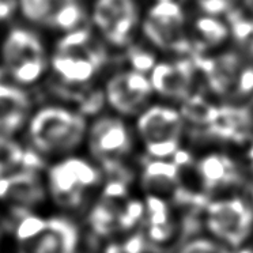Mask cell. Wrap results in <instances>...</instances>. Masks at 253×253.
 I'll list each match as a JSON object with an SVG mask.
<instances>
[{
  "label": "cell",
  "mask_w": 253,
  "mask_h": 253,
  "mask_svg": "<svg viewBox=\"0 0 253 253\" xmlns=\"http://www.w3.org/2000/svg\"><path fill=\"white\" fill-rule=\"evenodd\" d=\"M102 170L90 161L70 157L48 170L46 191L56 207L78 211L87 202L90 192L101 184Z\"/></svg>",
  "instance_id": "6da1fadb"
},
{
  "label": "cell",
  "mask_w": 253,
  "mask_h": 253,
  "mask_svg": "<svg viewBox=\"0 0 253 253\" xmlns=\"http://www.w3.org/2000/svg\"><path fill=\"white\" fill-rule=\"evenodd\" d=\"M87 132L86 121L63 108H45L30 123V140L34 151L55 155L77 149Z\"/></svg>",
  "instance_id": "7a4b0ae2"
},
{
  "label": "cell",
  "mask_w": 253,
  "mask_h": 253,
  "mask_svg": "<svg viewBox=\"0 0 253 253\" xmlns=\"http://www.w3.org/2000/svg\"><path fill=\"white\" fill-rule=\"evenodd\" d=\"M204 225L215 241L230 249H238L253 234V206L240 196L209 202Z\"/></svg>",
  "instance_id": "3957f363"
},
{
  "label": "cell",
  "mask_w": 253,
  "mask_h": 253,
  "mask_svg": "<svg viewBox=\"0 0 253 253\" xmlns=\"http://www.w3.org/2000/svg\"><path fill=\"white\" fill-rule=\"evenodd\" d=\"M182 131L181 115L171 108L151 106L140 115L138 132L146 150L154 160H166L176 154Z\"/></svg>",
  "instance_id": "277c9868"
},
{
  "label": "cell",
  "mask_w": 253,
  "mask_h": 253,
  "mask_svg": "<svg viewBox=\"0 0 253 253\" xmlns=\"http://www.w3.org/2000/svg\"><path fill=\"white\" fill-rule=\"evenodd\" d=\"M144 36L162 50L188 53L191 41L185 32V17L173 0H158L143 23Z\"/></svg>",
  "instance_id": "5b68a950"
},
{
  "label": "cell",
  "mask_w": 253,
  "mask_h": 253,
  "mask_svg": "<svg viewBox=\"0 0 253 253\" xmlns=\"http://www.w3.org/2000/svg\"><path fill=\"white\" fill-rule=\"evenodd\" d=\"M1 55L8 72L21 84L37 82L45 70L44 46L28 30L15 29L8 34Z\"/></svg>",
  "instance_id": "8992f818"
},
{
  "label": "cell",
  "mask_w": 253,
  "mask_h": 253,
  "mask_svg": "<svg viewBox=\"0 0 253 253\" xmlns=\"http://www.w3.org/2000/svg\"><path fill=\"white\" fill-rule=\"evenodd\" d=\"M88 149L102 169L123 164V158L132 149L129 129L120 119L102 117L90 128Z\"/></svg>",
  "instance_id": "52a82bcc"
},
{
  "label": "cell",
  "mask_w": 253,
  "mask_h": 253,
  "mask_svg": "<svg viewBox=\"0 0 253 253\" xmlns=\"http://www.w3.org/2000/svg\"><path fill=\"white\" fill-rule=\"evenodd\" d=\"M79 229L67 216H49L36 234L17 244V253H77Z\"/></svg>",
  "instance_id": "ba28073f"
},
{
  "label": "cell",
  "mask_w": 253,
  "mask_h": 253,
  "mask_svg": "<svg viewBox=\"0 0 253 253\" xmlns=\"http://www.w3.org/2000/svg\"><path fill=\"white\" fill-rule=\"evenodd\" d=\"M48 196L39 170L19 168L15 171H6L0 177V202L7 207L33 210L44 203Z\"/></svg>",
  "instance_id": "9c48e42d"
},
{
  "label": "cell",
  "mask_w": 253,
  "mask_h": 253,
  "mask_svg": "<svg viewBox=\"0 0 253 253\" xmlns=\"http://www.w3.org/2000/svg\"><path fill=\"white\" fill-rule=\"evenodd\" d=\"M93 19L109 42L126 45L138 22V10L133 0H97Z\"/></svg>",
  "instance_id": "30bf717a"
},
{
  "label": "cell",
  "mask_w": 253,
  "mask_h": 253,
  "mask_svg": "<svg viewBox=\"0 0 253 253\" xmlns=\"http://www.w3.org/2000/svg\"><path fill=\"white\" fill-rule=\"evenodd\" d=\"M151 93L150 78L138 71L117 74L106 86V97L112 108L126 116L138 113Z\"/></svg>",
  "instance_id": "8fae6325"
},
{
  "label": "cell",
  "mask_w": 253,
  "mask_h": 253,
  "mask_svg": "<svg viewBox=\"0 0 253 253\" xmlns=\"http://www.w3.org/2000/svg\"><path fill=\"white\" fill-rule=\"evenodd\" d=\"M195 66L206 75L210 88L220 97H236L237 88L247 63L234 52H225L219 56L206 59L195 56Z\"/></svg>",
  "instance_id": "7c38bea8"
},
{
  "label": "cell",
  "mask_w": 253,
  "mask_h": 253,
  "mask_svg": "<svg viewBox=\"0 0 253 253\" xmlns=\"http://www.w3.org/2000/svg\"><path fill=\"white\" fill-rule=\"evenodd\" d=\"M195 67L193 60L157 63L150 71L153 90L166 98L187 99L191 95Z\"/></svg>",
  "instance_id": "4fadbf2b"
},
{
  "label": "cell",
  "mask_w": 253,
  "mask_h": 253,
  "mask_svg": "<svg viewBox=\"0 0 253 253\" xmlns=\"http://www.w3.org/2000/svg\"><path fill=\"white\" fill-rule=\"evenodd\" d=\"M144 236L150 245L164 247L174 240L177 223L171 212V207L165 199L158 195L146 193L144 198Z\"/></svg>",
  "instance_id": "5bb4252c"
},
{
  "label": "cell",
  "mask_w": 253,
  "mask_h": 253,
  "mask_svg": "<svg viewBox=\"0 0 253 253\" xmlns=\"http://www.w3.org/2000/svg\"><path fill=\"white\" fill-rule=\"evenodd\" d=\"M206 128L209 135L214 138L241 142L251 132L252 116L245 108L222 106L215 109L214 116Z\"/></svg>",
  "instance_id": "9a60e30c"
},
{
  "label": "cell",
  "mask_w": 253,
  "mask_h": 253,
  "mask_svg": "<svg viewBox=\"0 0 253 253\" xmlns=\"http://www.w3.org/2000/svg\"><path fill=\"white\" fill-rule=\"evenodd\" d=\"M198 176L206 191H218L236 185L241 180L236 164L226 155L210 154L196 165Z\"/></svg>",
  "instance_id": "2e32d148"
},
{
  "label": "cell",
  "mask_w": 253,
  "mask_h": 253,
  "mask_svg": "<svg viewBox=\"0 0 253 253\" xmlns=\"http://www.w3.org/2000/svg\"><path fill=\"white\" fill-rule=\"evenodd\" d=\"M180 168L171 161L153 160L149 161L142 171V187L147 193L166 196L174 195L180 184Z\"/></svg>",
  "instance_id": "e0dca14e"
},
{
  "label": "cell",
  "mask_w": 253,
  "mask_h": 253,
  "mask_svg": "<svg viewBox=\"0 0 253 253\" xmlns=\"http://www.w3.org/2000/svg\"><path fill=\"white\" fill-rule=\"evenodd\" d=\"M29 99L19 88L0 84V131L12 132L22 126Z\"/></svg>",
  "instance_id": "ac0fdd59"
},
{
  "label": "cell",
  "mask_w": 253,
  "mask_h": 253,
  "mask_svg": "<svg viewBox=\"0 0 253 253\" xmlns=\"http://www.w3.org/2000/svg\"><path fill=\"white\" fill-rule=\"evenodd\" d=\"M74 0H21L23 17L39 25H52V21L61 8Z\"/></svg>",
  "instance_id": "d6986e66"
},
{
  "label": "cell",
  "mask_w": 253,
  "mask_h": 253,
  "mask_svg": "<svg viewBox=\"0 0 253 253\" xmlns=\"http://www.w3.org/2000/svg\"><path fill=\"white\" fill-rule=\"evenodd\" d=\"M195 34L199 50H204L222 44L229 37V28L216 18L203 17L195 23Z\"/></svg>",
  "instance_id": "ffe728a7"
},
{
  "label": "cell",
  "mask_w": 253,
  "mask_h": 253,
  "mask_svg": "<svg viewBox=\"0 0 253 253\" xmlns=\"http://www.w3.org/2000/svg\"><path fill=\"white\" fill-rule=\"evenodd\" d=\"M215 106L210 105L206 99L195 94V95H189L187 99H184V105L181 109V117L189 123H192L198 126H206L212 119L215 112Z\"/></svg>",
  "instance_id": "44dd1931"
},
{
  "label": "cell",
  "mask_w": 253,
  "mask_h": 253,
  "mask_svg": "<svg viewBox=\"0 0 253 253\" xmlns=\"http://www.w3.org/2000/svg\"><path fill=\"white\" fill-rule=\"evenodd\" d=\"M144 214H146V207L143 200L128 199L121 207L120 216H119V233L136 229V226L143 223Z\"/></svg>",
  "instance_id": "7402d4cb"
},
{
  "label": "cell",
  "mask_w": 253,
  "mask_h": 253,
  "mask_svg": "<svg viewBox=\"0 0 253 253\" xmlns=\"http://www.w3.org/2000/svg\"><path fill=\"white\" fill-rule=\"evenodd\" d=\"M230 32L248 55L253 56V21L241 17L238 12L229 14Z\"/></svg>",
  "instance_id": "603a6c76"
},
{
  "label": "cell",
  "mask_w": 253,
  "mask_h": 253,
  "mask_svg": "<svg viewBox=\"0 0 253 253\" xmlns=\"http://www.w3.org/2000/svg\"><path fill=\"white\" fill-rule=\"evenodd\" d=\"M83 18H84V12H83L82 7L78 4L77 0H74L56 14L50 28L59 29L63 32H72L79 28Z\"/></svg>",
  "instance_id": "cb8c5ba5"
},
{
  "label": "cell",
  "mask_w": 253,
  "mask_h": 253,
  "mask_svg": "<svg viewBox=\"0 0 253 253\" xmlns=\"http://www.w3.org/2000/svg\"><path fill=\"white\" fill-rule=\"evenodd\" d=\"M178 253H230V248L220 247L218 241L207 237H193L180 248Z\"/></svg>",
  "instance_id": "d4e9b609"
},
{
  "label": "cell",
  "mask_w": 253,
  "mask_h": 253,
  "mask_svg": "<svg viewBox=\"0 0 253 253\" xmlns=\"http://www.w3.org/2000/svg\"><path fill=\"white\" fill-rule=\"evenodd\" d=\"M129 61L133 67V71L142 72V74L151 71L157 64L154 56L142 48H132L129 50Z\"/></svg>",
  "instance_id": "484cf974"
},
{
  "label": "cell",
  "mask_w": 253,
  "mask_h": 253,
  "mask_svg": "<svg viewBox=\"0 0 253 253\" xmlns=\"http://www.w3.org/2000/svg\"><path fill=\"white\" fill-rule=\"evenodd\" d=\"M120 245L126 253H147L150 248V244L143 231H138L126 237L124 241L120 242Z\"/></svg>",
  "instance_id": "4316f807"
},
{
  "label": "cell",
  "mask_w": 253,
  "mask_h": 253,
  "mask_svg": "<svg viewBox=\"0 0 253 253\" xmlns=\"http://www.w3.org/2000/svg\"><path fill=\"white\" fill-rule=\"evenodd\" d=\"M202 10L211 15H216L220 12H227L230 10L233 0H196Z\"/></svg>",
  "instance_id": "83f0119b"
},
{
  "label": "cell",
  "mask_w": 253,
  "mask_h": 253,
  "mask_svg": "<svg viewBox=\"0 0 253 253\" xmlns=\"http://www.w3.org/2000/svg\"><path fill=\"white\" fill-rule=\"evenodd\" d=\"M14 1L12 0H0V19H6L12 12Z\"/></svg>",
  "instance_id": "f1b7e54d"
},
{
  "label": "cell",
  "mask_w": 253,
  "mask_h": 253,
  "mask_svg": "<svg viewBox=\"0 0 253 253\" xmlns=\"http://www.w3.org/2000/svg\"><path fill=\"white\" fill-rule=\"evenodd\" d=\"M102 253H126V252L123 251L120 242L112 241V242H109V244H106V245H105Z\"/></svg>",
  "instance_id": "f546056e"
},
{
  "label": "cell",
  "mask_w": 253,
  "mask_h": 253,
  "mask_svg": "<svg viewBox=\"0 0 253 253\" xmlns=\"http://www.w3.org/2000/svg\"><path fill=\"white\" fill-rule=\"evenodd\" d=\"M237 253H253V248L251 247H241L238 248Z\"/></svg>",
  "instance_id": "4dcf8cb0"
},
{
  "label": "cell",
  "mask_w": 253,
  "mask_h": 253,
  "mask_svg": "<svg viewBox=\"0 0 253 253\" xmlns=\"http://www.w3.org/2000/svg\"><path fill=\"white\" fill-rule=\"evenodd\" d=\"M244 4L253 14V0H244Z\"/></svg>",
  "instance_id": "1f68e13d"
},
{
  "label": "cell",
  "mask_w": 253,
  "mask_h": 253,
  "mask_svg": "<svg viewBox=\"0 0 253 253\" xmlns=\"http://www.w3.org/2000/svg\"><path fill=\"white\" fill-rule=\"evenodd\" d=\"M6 171H7L6 166H4V165H3V164H1V162H0V177L3 176V174H4Z\"/></svg>",
  "instance_id": "d6a6232c"
},
{
  "label": "cell",
  "mask_w": 253,
  "mask_h": 253,
  "mask_svg": "<svg viewBox=\"0 0 253 253\" xmlns=\"http://www.w3.org/2000/svg\"><path fill=\"white\" fill-rule=\"evenodd\" d=\"M251 160H252V161H253V149H252V150H251Z\"/></svg>",
  "instance_id": "836d02e7"
},
{
  "label": "cell",
  "mask_w": 253,
  "mask_h": 253,
  "mask_svg": "<svg viewBox=\"0 0 253 253\" xmlns=\"http://www.w3.org/2000/svg\"><path fill=\"white\" fill-rule=\"evenodd\" d=\"M1 231H3V229H1V226H0V241H1Z\"/></svg>",
  "instance_id": "e575fe53"
},
{
  "label": "cell",
  "mask_w": 253,
  "mask_h": 253,
  "mask_svg": "<svg viewBox=\"0 0 253 253\" xmlns=\"http://www.w3.org/2000/svg\"><path fill=\"white\" fill-rule=\"evenodd\" d=\"M252 199H253V189H252Z\"/></svg>",
  "instance_id": "d590c367"
}]
</instances>
